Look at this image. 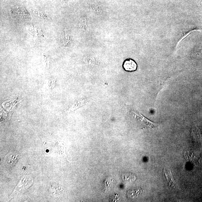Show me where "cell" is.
<instances>
[{
	"instance_id": "1",
	"label": "cell",
	"mask_w": 202,
	"mask_h": 202,
	"mask_svg": "<svg viewBox=\"0 0 202 202\" xmlns=\"http://www.w3.org/2000/svg\"><path fill=\"white\" fill-rule=\"evenodd\" d=\"M33 182V178L30 176L28 174H25L24 176L21 178L20 182L15 188L13 193L11 195L10 198H13L16 194L24 192L27 188L31 186Z\"/></svg>"
},
{
	"instance_id": "2",
	"label": "cell",
	"mask_w": 202,
	"mask_h": 202,
	"mask_svg": "<svg viewBox=\"0 0 202 202\" xmlns=\"http://www.w3.org/2000/svg\"><path fill=\"white\" fill-rule=\"evenodd\" d=\"M135 114L136 116L138 118L139 120L141 121L142 122L143 124H144V127L145 128H155L157 127L158 124L156 123H153V122L151 121L148 120L142 115L138 114L137 113L133 112Z\"/></svg>"
},
{
	"instance_id": "3",
	"label": "cell",
	"mask_w": 202,
	"mask_h": 202,
	"mask_svg": "<svg viewBox=\"0 0 202 202\" xmlns=\"http://www.w3.org/2000/svg\"><path fill=\"white\" fill-rule=\"evenodd\" d=\"M123 67L126 71H134L137 69V64L134 60L128 59L124 61L123 64Z\"/></svg>"
},
{
	"instance_id": "4",
	"label": "cell",
	"mask_w": 202,
	"mask_h": 202,
	"mask_svg": "<svg viewBox=\"0 0 202 202\" xmlns=\"http://www.w3.org/2000/svg\"><path fill=\"white\" fill-rule=\"evenodd\" d=\"M18 155L14 154L8 155L6 156V160L7 163L10 165L14 164L16 161Z\"/></svg>"
},
{
	"instance_id": "5",
	"label": "cell",
	"mask_w": 202,
	"mask_h": 202,
	"mask_svg": "<svg viewBox=\"0 0 202 202\" xmlns=\"http://www.w3.org/2000/svg\"><path fill=\"white\" fill-rule=\"evenodd\" d=\"M112 182V179L111 177H109L107 178L104 182V186H103V189H104V191H106L110 187V185L111 182Z\"/></svg>"
}]
</instances>
